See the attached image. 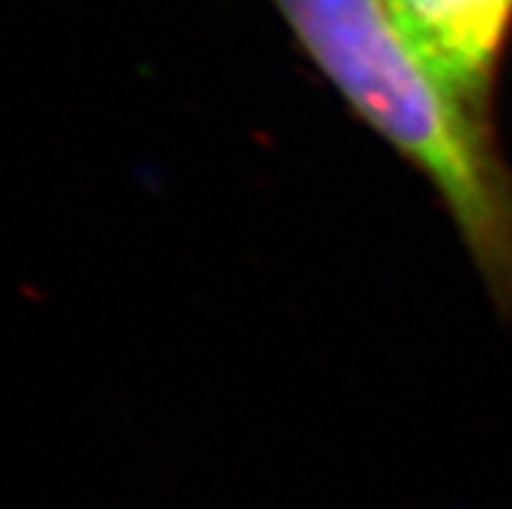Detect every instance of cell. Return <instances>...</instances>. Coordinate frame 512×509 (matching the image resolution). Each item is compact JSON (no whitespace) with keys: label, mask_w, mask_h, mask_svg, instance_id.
<instances>
[{"label":"cell","mask_w":512,"mask_h":509,"mask_svg":"<svg viewBox=\"0 0 512 509\" xmlns=\"http://www.w3.org/2000/svg\"><path fill=\"white\" fill-rule=\"evenodd\" d=\"M351 115L429 180L494 307L512 315V172L492 110L411 32L396 0H273Z\"/></svg>","instance_id":"obj_1"},{"label":"cell","mask_w":512,"mask_h":509,"mask_svg":"<svg viewBox=\"0 0 512 509\" xmlns=\"http://www.w3.org/2000/svg\"><path fill=\"white\" fill-rule=\"evenodd\" d=\"M416 39L492 110V89L512 26V0H396Z\"/></svg>","instance_id":"obj_2"}]
</instances>
